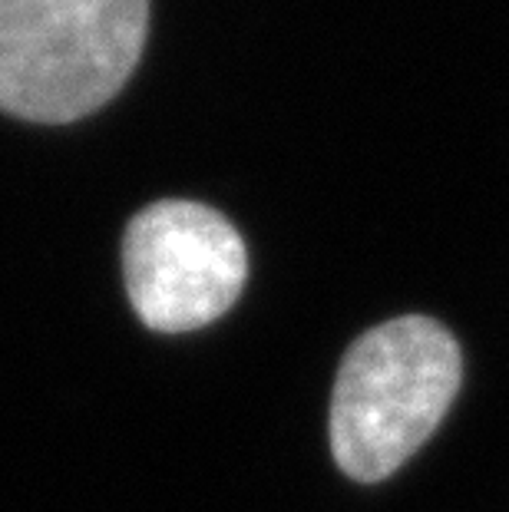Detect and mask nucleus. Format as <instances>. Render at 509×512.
I'll list each match as a JSON object with an SVG mask.
<instances>
[{
  "instance_id": "f257e3e1",
  "label": "nucleus",
  "mask_w": 509,
  "mask_h": 512,
  "mask_svg": "<svg viewBox=\"0 0 509 512\" xmlns=\"http://www.w3.org/2000/svg\"><path fill=\"white\" fill-rule=\"evenodd\" d=\"M460 344L433 318L407 314L361 334L331 397V453L357 483H381L437 430L460 390Z\"/></svg>"
},
{
  "instance_id": "f03ea898",
  "label": "nucleus",
  "mask_w": 509,
  "mask_h": 512,
  "mask_svg": "<svg viewBox=\"0 0 509 512\" xmlns=\"http://www.w3.org/2000/svg\"><path fill=\"white\" fill-rule=\"evenodd\" d=\"M149 0H0V110L30 123L90 116L139 63Z\"/></svg>"
},
{
  "instance_id": "7ed1b4c3",
  "label": "nucleus",
  "mask_w": 509,
  "mask_h": 512,
  "mask_svg": "<svg viewBox=\"0 0 509 512\" xmlns=\"http://www.w3.org/2000/svg\"><path fill=\"white\" fill-rule=\"evenodd\" d=\"M126 291L146 328L186 334L219 321L242 294L248 258L235 225L209 205L166 199L123 238Z\"/></svg>"
}]
</instances>
